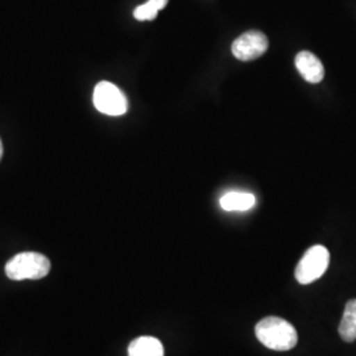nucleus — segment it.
<instances>
[{"instance_id":"1","label":"nucleus","mask_w":356,"mask_h":356,"mask_svg":"<svg viewBox=\"0 0 356 356\" xmlns=\"http://www.w3.org/2000/svg\"><path fill=\"white\" fill-rule=\"evenodd\" d=\"M254 334L260 343L275 351H289L298 342V334L292 323L279 317L261 319L254 327Z\"/></svg>"},{"instance_id":"2","label":"nucleus","mask_w":356,"mask_h":356,"mask_svg":"<svg viewBox=\"0 0 356 356\" xmlns=\"http://www.w3.org/2000/svg\"><path fill=\"white\" fill-rule=\"evenodd\" d=\"M51 270V261L38 252H22L6 264V275L13 281L40 280Z\"/></svg>"},{"instance_id":"3","label":"nucleus","mask_w":356,"mask_h":356,"mask_svg":"<svg viewBox=\"0 0 356 356\" xmlns=\"http://www.w3.org/2000/svg\"><path fill=\"white\" fill-rule=\"evenodd\" d=\"M330 264V252L323 245H313L306 251L296 267V280L302 285L321 279Z\"/></svg>"},{"instance_id":"4","label":"nucleus","mask_w":356,"mask_h":356,"mask_svg":"<svg viewBox=\"0 0 356 356\" xmlns=\"http://www.w3.org/2000/svg\"><path fill=\"white\" fill-rule=\"evenodd\" d=\"M92 101L95 108L102 114L120 116L127 113V97L111 82H99L94 89Z\"/></svg>"},{"instance_id":"5","label":"nucleus","mask_w":356,"mask_h":356,"mask_svg":"<svg viewBox=\"0 0 356 356\" xmlns=\"http://www.w3.org/2000/svg\"><path fill=\"white\" fill-rule=\"evenodd\" d=\"M268 49V38L263 32L250 31L232 42V54L241 61H252Z\"/></svg>"},{"instance_id":"6","label":"nucleus","mask_w":356,"mask_h":356,"mask_svg":"<svg viewBox=\"0 0 356 356\" xmlns=\"http://www.w3.org/2000/svg\"><path fill=\"white\" fill-rule=\"evenodd\" d=\"M296 66L300 74L310 83H319L325 76V69L321 60L310 51H300L296 57Z\"/></svg>"},{"instance_id":"7","label":"nucleus","mask_w":356,"mask_h":356,"mask_svg":"<svg viewBox=\"0 0 356 356\" xmlns=\"http://www.w3.org/2000/svg\"><path fill=\"white\" fill-rule=\"evenodd\" d=\"M256 204V197L251 193L229 191L220 198V206L226 211H247Z\"/></svg>"},{"instance_id":"8","label":"nucleus","mask_w":356,"mask_h":356,"mask_svg":"<svg viewBox=\"0 0 356 356\" xmlns=\"http://www.w3.org/2000/svg\"><path fill=\"white\" fill-rule=\"evenodd\" d=\"M128 356H164V347L153 337H140L128 346Z\"/></svg>"},{"instance_id":"9","label":"nucleus","mask_w":356,"mask_h":356,"mask_svg":"<svg viewBox=\"0 0 356 356\" xmlns=\"http://www.w3.org/2000/svg\"><path fill=\"white\" fill-rule=\"evenodd\" d=\"M338 332L347 343L356 341V300H350L344 307L343 318L339 323Z\"/></svg>"},{"instance_id":"10","label":"nucleus","mask_w":356,"mask_h":356,"mask_svg":"<svg viewBox=\"0 0 356 356\" xmlns=\"http://www.w3.org/2000/svg\"><path fill=\"white\" fill-rule=\"evenodd\" d=\"M160 11L157 10V7L153 4L151 0H148L147 3H144V4H141V6L135 8L134 16L139 22H151V20L156 19Z\"/></svg>"},{"instance_id":"11","label":"nucleus","mask_w":356,"mask_h":356,"mask_svg":"<svg viewBox=\"0 0 356 356\" xmlns=\"http://www.w3.org/2000/svg\"><path fill=\"white\" fill-rule=\"evenodd\" d=\"M153 4L157 7V10L159 11H161V10H164L166 7V4H168V1L169 0H151Z\"/></svg>"},{"instance_id":"12","label":"nucleus","mask_w":356,"mask_h":356,"mask_svg":"<svg viewBox=\"0 0 356 356\" xmlns=\"http://www.w3.org/2000/svg\"><path fill=\"white\" fill-rule=\"evenodd\" d=\"M1 157H3V144H1V140H0V160H1Z\"/></svg>"}]
</instances>
